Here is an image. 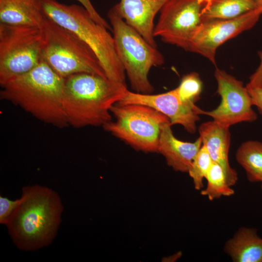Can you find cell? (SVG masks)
Wrapping results in <instances>:
<instances>
[{"label":"cell","instance_id":"6da1fadb","mask_svg":"<svg viewBox=\"0 0 262 262\" xmlns=\"http://www.w3.org/2000/svg\"><path fill=\"white\" fill-rule=\"evenodd\" d=\"M22 190L21 201L5 225L18 248L34 251L53 241L63 206L59 195L46 186H27Z\"/></svg>","mask_w":262,"mask_h":262},{"label":"cell","instance_id":"7a4b0ae2","mask_svg":"<svg viewBox=\"0 0 262 262\" xmlns=\"http://www.w3.org/2000/svg\"><path fill=\"white\" fill-rule=\"evenodd\" d=\"M127 91L126 85L96 74L80 73L65 78L63 108L68 125L103 126L112 121L111 107Z\"/></svg>","mask_w":262,"mask_h":262},{"label":"cell","instance_id":"3957f363","mask_svg":"<svg viewBox=\"0 0 262 262\" xmlns=\"http://www.w3.org/2000/svg\"><path fill=\"white\" fill-rule=\"evenodd\" d=\"M64 82L43 59L31 71L1 86L0 98L46 123L65 128L69 125L63 108Z\"/></svg>","mask_w":262,"mask_h":262},{"label":"cell","instance_id":"277c9868","mask_svg":"<svg viewBox=\"0 0 262 262\" xmlns=\"http://www.w3.org/2000/svg\"><path fill=\"white\" fill-rule=\"evenodd\" d=\"M42 3L45 16L73 33L92 49L108 79L126 85L125 69L106 28L96 22L82 6L56 0H42Z\"/></svg>","mask_w":262,"mask_h":262},{"label":"cell","instance_id":"5b68a950","mask_svg":"<svg viewBox=\"0 0 262 262\" xmlns=\"http://www.w3.org/2000/svg\"><path fill=\"white\" fill-rule=\"evenodd\" d=\"M41 28L44 40L43 59L58 75L65 78L90 73L107 78L94 51L73 33L45 15Z\"/></svg>","mask_w":262,"mask_h":262},{"label":"cell","instance_id":"8992f818","mask_svg":"<svg viewBox=\"0 0 262 262\" xmlns=\"http://www.w3.org/2000/svg\"><path fill=\"white\" fill-rule=\"evenodd\" d=\"M118 57L135 92L150 94L153 91L148 75L153 66L162 65L163 54L150 45L133 28L111 8L107 13Z\"/></svg>","mask_w":262,"mask_h":262},{"label":"cell","instance_id":"52a82bcc","mask_svg":"<svg viewBox=\"0 0 262 262\" xmlns=\"http://www.w3.org/2000/svg\"><path fill=\"white\" fill-rule=\"evenodd\" d=\"M110 112L116 120L102 126L106 131L137 150L158 152L161 128L170 123L167 116L151 107L137 104L117 103Z\"/></svg>","mask_w":262,"mask_h":262},{"label":"cell","instance_id":"ba28073f","mask_svg":"<svg viewBox=\"0 0 262 262\" xmlns=\"http://www.w3.org/2000/svg\"><path fill=\"white\" fill-rule=\"evenodd\" d=\"M44 43L41 27L0 23L1 86L42 61Z\"/></svg>","mask_w":262,"mask_h":262},{"label":"cell","instance_id":"9c48e42d","mask_svg":"<svg viewBox=\"0 0 262 262\" xmlns=\"http://www.w3.org/2000/svg\"><path fill=\"white\" fill-rule=\"evenodd\" d=\"M210 0H168L160 11L154 36L188 51Z\"/></svg>","mask_w":262,"mask_h":262},{"label":"cell","instance_id":"30bf717a","mask_svg":"<svg viewBox=\"0 0 262 262\" xmlns=\"http://www.w3.org/2000/svg\"><path fill=\"white\" fill-rule=\"evenodd\" d=\"M214 77L221 102L212 111L201 109L200 115L211 116L213 120L229 127L240 122L255 121L257 115L252 108V99L243 82L218 68L215 70Z\"/></svg>","mask_w":262,"mask_h":262},{"label":"cell","instance_id":"8fae6325","mask_svg":"<svg viewBox=\"0 0 262 262\" xmlns=\"http://www.w3.org/2000/svg\"><path fill=\"white\" fill-rule=\"evenodd\" d=\"M262 14L256 9L234 18L204 21L194 34L188 51L202 55L215 65L218 47L253 27Z\"/></svg>","mask_w":262,"mask_h":262},{"label":"cell","instance_id":"7c38bea8","mask_svg":"<svg viewBox=\"0 0 262 262\" xmlns=\"http://www.w3.org/2000/svg\"><path fill=\"white\" fill-rule=\"evenodd\" d=\"M117 103L151 107L167 116L171 125H180L191 133L196 132V123L200 119L201 109L194 103L183 100L176 88L155 95L133 92L128 90L124 98Z\"/></svg>","mask_w":262,"mask_h":262},{"label":"cell","instance_id":"4fadbf2b","mask_svg":"<svg viewBox=\"0 0 262 262\" xmlns=\"http://www.w3.org/2000/svg\"><path fill=\"white\" fill-rule=\"evenodd\" d=\"M168 0H120L112 8L152 46L157 48L154 20Z\"/></svg>","mask_w":262,"mask_h":262},{"label":"cell","instance_id":"5bb4252c","mask_svg":"<svg viewBox=\"0 0 262 262\" xmlns=\"http://www.w3.org/2000/svg\"><path fill=\"white\" fill-rule=\"evenodd\" d=\"M229 128L213 120L201 124L198 132L202 145L206 147L213 161L221 167L228 183L231 187L237 182L238 175L229 160L230 143Z\"/></svg>","mask_w":262,"mask_h":262},{"label":"cell","instance_id":"9a60e30c","mask_svg":"<svg viewBox=\"0 0 262 262\" xmlns=\"http://www.w3.org/2000/svg\"><path fill=\"white\" fill-rule=\"evenodd\" d=\"M170 122L161 129L158 152L164 157L167 164L175 171L188 173L202 146L199 136L194 142L180 141L174 135Z\"/></svg>","mask_w":262,"mask_h":262},{"label":"cell","instance_id":"2e32d148","mask_svg":"<svg viewBox=\"0 0 262 262\" xmlns=\"http://www.w3.org/2000/svg\"><path fill=\"white\" fill-rule=\"evenodd\" d=\"M42 0H0V23L41 27Z\"/></svg>","mask_w":262,"mask_h":262},{"label":"cell","instance_id":"e0dca14e","mask_svg":"<svg viewBox=\"0 0 262 262\" xmlns=\"http://www.w3.org/2000/svg\"><path fill=\"white\" fill-rule=\"evenodd\" d=\"M224 251L235 262H262V239L256 229L243 227L226 243Z\"/></svg>","mask_w":262,"mask_h":262},{"label":"cell","instance_id":"ac0fdd59","mask_svg":"<svg viewBox=\"0 0 262 262\" xmlns=\"http://www.w3.org/2000/svg\"><path fill=\"white\" fill-rule=\"evenodd\" d=\"M256 9L257 0H210L202 20L204 22L234 18Z\"/></svg>","mask_w":262,"mask_h":262},{"label":"cell","instance_id":"d6986e66","mask_svg":"<svg viewBox=\"0 0 262 262\" xmlns=\"http://www.w3.org/2000/svg\"><path fill=\"white\" fill-rule=\"evenodd\" d=\"M236 160L245 169L251 182L262 181V143L249 140L243 143L236 153Z\"/></svg>","mask_w":262,"mask_h":262},{"label":"cell","instance_id":"ffe728a7","mask_svg":"<svg viewBox=\"0 0 262 262\" xmlns=\"http://www.w3.org/2000/svg\"><path fill=\"white\" fill-rule=\"evenodd\" d=\"M205 179L207 182V186L204 189L201 190L200 194L207 196L210 200L222 196H229L234 194L233 189L228 183L222 168L213 162Z\"/></svg>","mask_w":262,"mask_h":262},{"label":"cell","instance_id":"44dd1931","mask_svg":"<svg viewBox=\"0 0 262 262\" xmlns=\"http://www.w3.org/2000/svg\"><path fill=\"white\" fill-rule=\"evenodd\" d=\"M213 163L206 147L202 145L188 172L193 180L196 190H201L203 188V180L205 179Z\"/></svg>","mask_w":262,"mask_h":262},{"label":"cell","instance_id":"7402d4cb","mask_svg":"<svg viewBox=\"0 0 262 262\" xmlns=\"http://www.w3.org/2000/svg\"><path fill=\"white\" fill-rule=\"evenodd\" d=\"M176 88L183 100L195 104L200 98L202 82L199 75L193 72L184 75Z\"/></svg>","mask_w":262,"mask_h":262},{"label":"cell","instance_id":"603a6c76","mask_svg":"<svg viewBox=\"0 0 262 262\" xmlns=\"http://www.w3.org/2000/svg\"><path fill=\"white\" fill-rule=\"evenodd\" d=\"M21 201V198L15 200L7 197L0 196V223L6 225L10 216L17 207Z\"/></svg>","mask_w":262,"mask_h":262},{"label":"cell","instance_id":"cb8c5ba5","mask_svg":"<svg viewBox=\"0 0 262 262\" xmlns=\"http://www.w3.org/2000/svg\"><path fill=\"white\" fill-rule=\"evenodd\" d=\"M79 2L89 13L92 18L99 24L108 30H112V27L96 11L90 0H76Z\"/></svg>","mask_w":262,"mask_h":262},{"label":"cell","instance_id":"d4e9b609","mask_svg":"<svg viewBox=\"0 0 262 262\" xmlns=\"http://www.w3.org/2000/svg\"><path fill=\"white\" fill-rule=\"evenodd\" d=\"M260 63L256 71L250 76L249 82L246 84L254 87H262V50L258 52Z\"/></svg>","mask_w":262,"mask_h":262},{"label":"cell","instance_id":"484cf974","mask_svg":"<svg viewBox=\"0 0 262 262\" xmlns=\"http://www.w3.org/2000/svg\"><path fill=\"white\" fill-rule=\"evenodd\" d=\"M251 96L253 105L257 107L259 112L262 115V87H254L246 85Z\"/></svg>","mask_w":262,"mask_h":262},{"label":"cell","instance_id":"4316f807","mask_svg":"<svg viewBox=\"0 0 262 262\" xmlns=\"http://www.w3.org/2000/svg\"><path fill=\"white\" fill-rule=\"evenodd\" d=\"M257 9L262 13V0H257Z\"/></svg>","mask_w":262,"mask_h":262},{"label":"cell","instance_id":"83f0119b","mask_svg":"<svg viewBox=\"0 0 262 262\" xmlns=\"http://www.w3.org/2000/svg\"><path fill=\"white\" fill-rule=\"evenodd\" d=\"M261 183H262V184H261V189H262V182H261Z\"/></svg>","mask_w":262,"mask_h":262}]
</instances>
